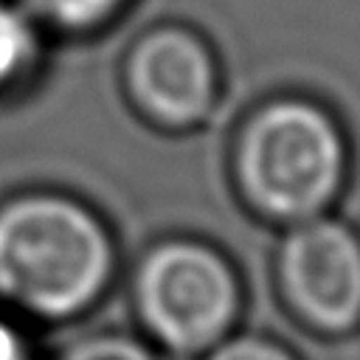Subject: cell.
<instances>
[{
    "label": "cell",
    "instance_id": "5b68a950",
    "mask_svg": "<svg viewBox=\"0 0 360 360\" xmlns=\"http://www.w3.org/2000/svg\"><path fill=\"white\" fill-rule=\"evenodd\" d=\"M121 90L149 127L188 132L217 107L219 76L214 53L186 25H152L124 51Z\"/></svg>",
    "mask_w": 360,
    "mask_h": 360
},
{
    "label": "cell",
    "instance_id": "3957f363",
    "mask_svg": "<svg viewBox=\"0 0 360 360\" xmlns=\"http://www.w3.org/2000/svg\"><path fill=\"white\" fill-rule=\"evenodd\" d=\"M129 304L149 346L200 360L236 332L245 290L239 270L217 245L172 233L138 256Z\"/></svg>",
    "mask_w": 360,
    "mask_h": 360
},
{
    "label": "cell",
    "instance_id": "52a82bcc",
    "mask_svg": "<svg viewBox=\"0 0 360 360\" xmlns=\"http://www.w3.org/2000/svg\"><path fill=\"white\" fill-rule=\"evenodd\" d=\"M22 6L42 31L82 37L107 28L124 14L129 0H14Z\"/></svg>",
    "mask_w": 360,
    "mask_h": 360
},
{
    "label": "cell",
    "instance_id": "ba28073f",
    "mask_svg": "<svg viewBox=\"0 0 360 360\" xmlns=\"http://www.w3.org/2000/svg\"><path fill=\"white\" fill-rule=\"evenodd\" d=\"M56 360H160V352L141 335L104 329L68 343Z\"/></svg>",
    "mask_w": 360,
    "mask_h": 360
},
{
    "label": "cell",
    "instance_id": "9c48e42d",
    "mask_svg": "<svg viewBox=\"0 0 360 360\" xmlns=\"http://www.w3.org/2000/svg\"><path fill=\"white\" fill-rule=\"evenodd\" d=\"M200 360H298L284 343L256 335V332H233L228 340L214 346Z\"/></svg>",
    "mask_w": 360,
    "mask_h": 360
},
{
    "label": "cell",
    "instance_id": "8992f818",
    "mask_svg": "<svg viewBox=\"0 0 360 360\" xmlns=\"http://www.w3.org/2000/svg\"><path fill=\"white\" fill-rule=\"evenodd\" d=\"M45 31L14 0H0V96L25 87L42 62Z\"/></svg>",
    "mask_w": 360,
    "mask_h": 360
},
{
    "label": "cell",
    "instance_id": "7a4b0ae2",
    "mask_svg": "<svg viewBox=\"0 0 360 360\" xmlns=\"http://www.w3.org/2000/svg\"><path fill=\"white\" fill-rule=\"evenodd\" d=\"M231 172L248 211L290 228L326 217L338 202L346 183V143L321 107L278 98L242 124Z\"/></svg>",
    "mask_w": 360,
    "mask_h": 360
},
{
    "label": "cell",
    "instance_id": "277c9868",
    "mask_svg": "<svg viewBox=\"0 0 360 360\" xmlns=\"http://www.w3.org/2000/svg\"><path fill=\"white\" fill-rule=\"evenodd\" d=\"M273 281L290 318L321 338L360 332V233L338 217L290 225L273 256Z\"/></svg>",
    "mask_w": 360,
    "mask_h": 360
},
{
    "label": "cell",
    "instance_id": "30bf717a",
    "mask_svg": "<svg viewBox=\"0 0 360 360\" xmlns=\"http://www.w3.org/2000/svg\"><path fill=\"white\" fill-rule=\"evenodd\" d=\"M0 360H34V352L22 329L3 315H0Z\"/></svg>",
    "mask_w": 360,
    "mask_h": 360
},
{
    "label": "cell",
    "instance_id": "6da1fadb",
    "mask_svg": "<svg viewBox=\"0 0 360 360\" xmlns=\"http://www.w3.org/2000/svg\"><path fill=\"white\" fill-rule=\"evenodd\" d=\"M121 250L104 214L65 188L0 200V304L56 326L90 315L115 287Z\"/></svg>",
    "mask_w": 360,
    "mask_h": 360
}]
</instances>
